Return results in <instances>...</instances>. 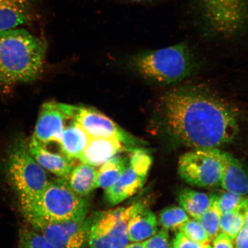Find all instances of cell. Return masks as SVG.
Masks as SVG:
<instances>
[{
  "instance_id": "1",
  "label": "cell",
  "mask_w": 248,
  "mask_h": 248,
  "mask_svg": "<svg viewBox=\"0 0 248 248\" xmlns=\"http://www.w3.org/2000/svg\"><path fill=\"white\" fill-rule=\"evenodd\" d=\"M162 133L170 143L196 149L218 148L230 144L239 133L238 111L207 89L184 86L161 100Z\"/></svg>"
},
{
  "instance_id": "2",
  "label": "cell",
  "mask_w": 248,
  "mask_h": 248,
  "mask_svg": "<svg viewBox=\"0 0 248 248\" xmlns=\"http://www.w3.org/2000/svg\"><path fill=\"white\" fill-rule=\"evenodd\" d=\"M46 46L26 30L0 31V85L35 81L41 76Z\"/></svg>"
},
{
  "instance_id": "3",
  "label": "cell",
  "mask_w": 248,
  "mask_h": 248,
  "mask_svg": "<svg viewBox=\"0 0 248 248\" xmlns=\"http://www.w3.org/2000/svg\"><path fill=\"white\" fill-rule=\"evenodd\" d=\"M133 69L144 79L160 85L183 81L198 70L196 58L186 43L142 52L133 57Z\"/></svg>"
},
{
  "instance_id": "4",
  "label": "cell",
  "mask_w": 248,
  "mask_h": 248,
  "mask_svg": "<svg viewBox=\"0 0 248 248\" xmlns=\"http://www.w3.org/2000/svg\"><path fill=\"white\" fill-rule=\"evenodd\" d=\"M195 20L203 35L234 39L248 31V0H191Z\"/></svg>"
},
{
  "instance_id": "5",
  "label": "cell",
  "mask_w": 248,
  "mask_h": 248,
  "mask_svg": "<svg viewBox=\"0 0 248 248\" xmlns=\"http://www.w3.org/2000/svg\"><path fill=\"white\" fill-rule=\"evenodd\" d=\"M21 208L26 219L54 221L84 219L88 212L87 201L71 190L66 179L61 178L49 181L39 196Z\"/></svg>"
},
{
  "instance_id": "6",
  "label": "cell",
  "mask_w": 248,
  "mask_h": 248,
  "mask_svg": "<svg viewBox=\"0 0 248 248\" xmlns=\"http://www.w3.org/2000/svg\"><path fill=\"white\" fill-rule=\"evenodd\" d=\"M5 170L21 206L39 196L49 182L45 170L31 156L23 135H17L9 145L5 160Z\"/></svg>"
},
{
  "instance_id": "7",
  "label": "cell",
  "mask_w": 248,
  "mask_h": 248,
  "mask_svg": "<svg viewBox=\"0 0 248 248\" xmlns=\"http://www.w3.org/2000/svg\"><path fill=\"white\" fill-rule=\"evenodd\" d=\"M223 151L196 149L182 155L178 162L180 177L194 187H218L221 184Z\"/></svg>"
},
{
  "instance_id": "8",
  "label": "cell",
  "mask_w": 248,
  "mask_h": 248,
  "mask_svg": "<svg viewBox=\"0 0 248 248\" xmlns=\"http://www.w3.org/2000/svg\"><path fill=\"white\" fill-rule=\"evenodd\" d=\"M26 219L54 248H86L91 218L60 221L40 218Z\"/></svg>"
},
{
  "instance_id": "9",
  "label": "cell",
  "mask_w": 248,
  "mask_h": 248,
  "mask_svg": "<svg viewBox=\"0 0 248 248\" xmlns=\"http://www.w3.org/2000/svg\"><path fill=\"white\" fill-rule=\"evenodd\" d=\"M72 120L82 127L90 138L116 139L127 151L147 145V142L135 137L94 108L74 106Z\"/></svg>"
},
{
  "instance_id": "10",
  "label": "cell",
  "mask_w": 248,
  "mask_h": 248,
  "mask_svg": "<svg viewBox=\"0 0 248 248\" xmlns=\"http://www.w3.org/2000/svg\"><path fill=\"white\" fill-rule=\"evenodd\" d=\"M73 105L48 102L42 105L32 137L40 143L47 146L60 144L64 129L65 122L71 120Z\"/></svg>"
},
{
  "instance_id": "11",
  "label": "cell",
  "mask_w": 248,
  "mask_h": 248,
  "mask_svg": "<svg viewBox=\"0 0 248 248\" xmlns=\"http://www.w3.org/2000/svg\"><path fill=\"white\" fill-rule=\"evenodd\" d=\"M27 148L31 156L43 169L58 178L67 180L74 168L73 160L62 153L57 154L49 150L46 146L40 143L33 137L30 139Z\"/></svg>"
},
{
  "instance_id": "12",
  "label": "cell",
  "mask_w": 248,
  "mask_h": 248,
  "mask_svg": "<svg viewBox=\"0 0 248 248\" xmlns=\"http://www.w3.org/2000/svg\"><path fill=\"white\" fill-rule=\"evenodd\" d=\"M220 186L232 193L241 196H247L248 194V170L241 161L224 151Z\"/></svg>"
},
{
  "instance_id": "13",
  "label": "cell",
  "mask_w": 248,
  "mask_h": 248,
  "mask_svg": "<svg viewBox=\"0 0 248 248\" xmlns=\"http://www.w3.org/2000/svg\"><path fill=\"white\" fill-rule=\"evenodd\" d=\"M147 177L129 165L122 176L110 187L105 189V200L112 206L122 202L140 190Z\"/></svg>"
},
{
  "instance_id": "14",
  "label": "cell",
  "mask_w": 248,
  "mask_h": 248,
  "mask_svg": "<svg viewBox=\"0 0 248 248\" xmlns=\"http://www.w3.org/2000/svg\"><path fill=\"white\" fill-rule=\"evenodd\" d=\"M123 151L126 148L117 139L90 138L79 159L82 163L96 167Z\"/></svg>"
},
{
  "instance_id": "15",
  "label": "cell",
  "mask_w": 248,
  "mask_h": 248,
  "mask_svg": "<svg viewBox=\"0 0 248 248\" xmlns=\"http://www.w3.org/2000/svg\"><path fill=\"white\" fill-rule=\"evenodd\" d=\"M33 0H0V31L16 29L32 17Z\"/></svg>"
},
{
  "instance_id": "16",
  "label": "cell",
  "mask_w": 248,
  "mask_h": 248,
  "mask_svg": "<svg viewBox=\"0 0 248 248\" xmlns=\"http://www.w3.org/2000/svg\"><path fill=\"white\" fill-rule=\"evenodd\" d=\"M113 210L98 212L91 218L88 241L90 248H112Z\"/></svg>"
},
{
  "instance_id": "17",
  "label": "cell",
  "mask_w": 248,
  "mask_h": 248,
  "mask_svg": "<svg viewBox=\"0 0 248 248\" xmlns=\"http://www.w3.org/2000/svg\"><path fill=\"white\" fill-rule=\"evenodd\" d=\"M147 207L145 201H139L128 207L113 210L114 221L111 231L112 248H125L129 243L128 225L130 218L139 211Z\"/></svg>"
},
{
  "instance_id": "18",
  "label": "cell",
  "mask_w": 248,
  "mask_h": 248,
  "mask_svg": "<svg viewBox=\"0 0 248 248\" xmlns=\"http://www.w3.org/2000/svg\"><path fill=\"white\" fill-rule=\"evenodd\" d=\"M157 232L156 217L147 207L139 211L129 219L128 235L129 241L132 243L146 240Z\"/></svg>"
},
{
  "instance_id": "19",
  "label": "cell",
  "mask_w": 248,
  "mask_h": 248,
  "mask_svg": "<svg viewBox=\"0 0 248 248\" xmlns=\"http://www.w3.org/2000/svg\"><path fill=\"white\" fill-rule=\"evenodd\" d=\"M90 138L75 121L64 127L60 144L61 153L71 160L79 159Z\"/></svg>"
},
{
  "instance_id": "20",
  "label": "cell",
  "mask_w": 248,
  "mask_h": 248,
  "mask_svg": "<svg viewBox=\"0 0 248 248\" xmlns=\"http://www.w3.org/2000/svg\"><path fill=\"white\" fill-rule=\"evenodd\" d=\"M217 197L215 194H208L193 189L185 188L179 191L177 201L180 206L189 216L198 219L212 206Z\"/></svg>"
},
{
  "instance_id": "21",
  "label": "cell",
  "mask_w": 248,
  "mask_h": 248,
  "mask_svg": "<svg viewBox=\"0 0 248 248\" xmlns=\"http://www.w3.org/2000/svg\"><path fill=\"white\" fill-rule=\"evenodd\" d=\"M97 170L82 163L74 167L67 180L71 190L83 198L88 196L97 188Z\"/></svg>"
},
{
  "instance_id": "22",
  "label": "cell",
  "mask_w": 248,
  "mask_h": 248,
  "mask_svg": "<svg viewBox=\"0 0 248 248\" xmlns=\"http://www.w3.org/2000/svg\"><path fill=\"white\" fill-rule=\"evenodd\" d=\"M129 166L128 158L119 154L111 157L97 170V188L107 189L113 185Z\"/></svg>"
},
{
  "instance_id": "23",
  "label": "cell",
  "mask_w": 248,
  "mask_h": 248,
  "mask_svg": "<svg viewBox=\"0 0 248 248\" xmlns=\"http://www.w3.org/2000/svg\"><path fill=\"white\" fill-rule=\"evenodd\" d=\"M243 203L236 209L223 214L221 216L220 232L228 235L233 241L244 226Z\"/></svg>"
},
{
  "instance_id": "24",
  "label": "cell",
  "mask_w": 248,
  "mask_h": 248,
  "mask_svg": "<svg viewBox=\"0 0 248 248\" xmlns=\"http://www.w3.org/2000/svg\"><path fill=\"white\" fill-rule=\"evenodd\" d=\"M190 218L181 206H172L164 209L159 217V224L167 231H176Z\"/></svg>"
},
{
  "instance_id": "25",
  "label": "cell",
  "mask_w": 248,
  "mask_h": 248,
  "mask_svg": "<svg viewBox=\"0 0 248 248\" xmlns=\"http://www.w3.org/2000/svg\"><path fill=\"white\" fill-rule=\"evenodd\" d=\"M216 201L217 198L212 206L197 219L208 234L210 240H213L220 232L222 215L217 206Z\"/></svg>"
},
{
  "instance_id": "26",
  "label": "cell",
  "mask_w": 248,
  "mask_h": 248,
  "mask_svg": "<svg viewBox=\"0 0 248 248\" xmlns=\"http://www.w3.org/2000/svg\"><path fill=\"white\" fill-rule=\"evenodd\" d=\"M129 165L140 174L147 176L152 165V156L146 149L142 147L131 149Z\"/></svg>"
},
{
  "instance_id": "27",
  "label": "cell",
  "mask_w": 248,
  "mask_h": 248,
  "mask_svg": "<svg viewBox=\"0 0 248 248\" xmlns=\"http://www.w3.org/2000/svg\"><path fill=\"white\" fill-rule=\"evenodd\" d=\"M179 230L186 237L197 243L209 244L211 241L208 234L197 219L189 218Z\"/></svg>"
},
{
  "instance_id": "28",
  "label": "cell",
  "mask_w": 248,
  "mask_h": 248,
  "mask_svg": "<svg viewBox=\"0 0 248 248\" xmlns=\"http://www.w3.org/2000/svg\"><path fill=\"white\" fill-rule=\"evenodd\" d=\"M19 248H54L44 236L34 229H24L20 237Z\"/></svg>"
},
{
  "instance_id": "29",
  "label": "cell",
  "mask_w": 248,
  "mask_h": 248,
  "mask_svg": "<svg viewBox=\"0 0 248 248\" xmlns=\"http://www.w3.org/2000/svg\"><path fill=\"white\" fill-rule=\"evenodd\" d=\"M247 196L235 194L226 191L220 195H217V206L221 215L229 212L240 206Z\"/></svg>"
},
{
  "instance_id": "30",
  "label": "cell",
  "mask_w": 248,
  "mask_h": 248,
  "mask_svg": "<svg viewBox=\"0 0 248 248\" xmlns=\"http://www.w3.org/2000/svg\"><path fill=\"white\" fill-rule=\"evenodd\" d=\"M142 243L145 248H171L169 231L163 228Z\"/></svg>"
},
{
  "instance_id": "31",
  "label": "cell",
  "mask_w": 248,
  "mask_h": 248,
  "mask_svg": "<svg viewBox=\"0 0 248 248\" xmlns=\"http://www.w3.org/2000/svg\"><path fill=\"white\" fill-rule=\"evenodd\" d=\"M172 248H212L209 244L197 243L189 239L181 232H176L172 243Z\"/></svg>"
},
{
  "instance_id": "32",
  "label": "cell",
  "mask_w": 248,
  "mask_h": 248,
  "mask_svg": "<svg viewBox=\"0 0 248 248\" xmlns=\"http://www.w3.org/2000/svg\"><path fill=\"white\" fill-rule=\"evenodd\" d=\"M233 241L228 235L219 232L213 239L212 248H234Z\"/></svg>"
},
{
  "instance_id": "33",
  "label": "cell",
  "mask_w": 248,
  "mask_h": 248,
  "mask_svg": "<svg viewBox=\"0 0 248 248\" xmlns=\"http://www.w3.org/2000/svg\"><path fill=\"white\" fill-rule=\"evenodd\" d=\"M234 241V248H248V227L243 226Z\"/></svg>"
},
{
  "instance_id": "34",
  "label": "cell",
  "mask_w": 248,
  "mask_h": 248,
  "mask_svg": "<svg viewBox=\"0 0 248 248\" xmlns=\"http://www.w3.org/2000/svg\"><path fill=\"white\" fill-rule=\"evenodd\" d=\"M242 207L244 213V226L248 227V197H247L243 202Z\"/></svg>"
},
{
  "instance_id": "35",
  "label": "cell",
  "mask_w": 248,
  "mask_h": 248,
  "mask_svg": "<svg viewBox=\"0 0 248 248\" xmlns=\"http://www.w3.org/2000/svg\"><path fill=\"white\" fill-rule=\"evenodd\" d=\"M125 248H145L141 242L129 244Z\"/></svg>"
},
{
  "instance_id": "36",
  "label": "cell",
  "mask_w": 248,
  "mask_h": 248,
  "mask_svg": "<svg viewBox=\"0 0 248 248\" xmlns=\"http://www.w3.org/2000/svg\"><path fill=\"white\" fill-rule=\"evenodd\" d=\"M132 1H147V0H132Z\"/></svg>"
}]
</instances>
